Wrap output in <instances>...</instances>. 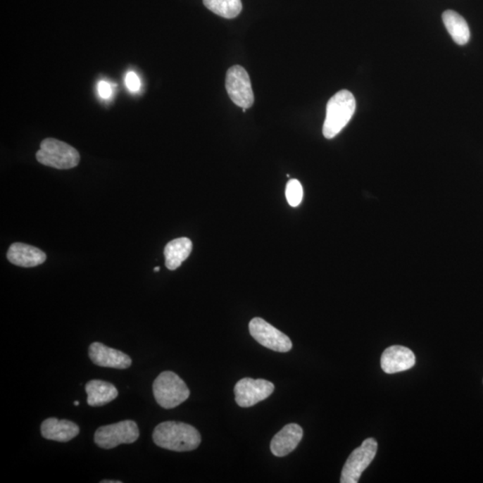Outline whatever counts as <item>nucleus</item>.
<instances>
[{
  "mask_svg": "<svg viewBox=\"0 0 483 483\" xmlns=\"http://www.w3.org/2000/svg\"><path fill=\"white\" fill-rule=\"evenodd\" d=\"M152 439L160 448L171 451L187 452L200 446V432L194 426L178 422H164L154 429Z\"/></svg>",
  "mask_w": 483,
  "mask_h": 483,
  "instance_id": "nucleus-1",
  "label": "nucleus"
},
{
  "mask_svg": "<svg viewBox=\"0 0 483 483\" xmlns=\"http://www.w3.org/2000/svg\"><path fill=\"white\" fill-rule=\"evenodd\" d=\"M356 101L352 92L342 90L330 99L327 104L326 118L323 125V135L332 139L346 127L355 114Z\"/></svg>",
  "mask_w": 483,
  "mask_h": 483,
  "instance_id": "nucleus-2",
  "label": "nucleus"
},
{
  "mask_svg": "<svg viewBox=\"0 0 483 483\" xmlns=\"http://www.w3.org/2000/svg\"><path fill=\"white\" fill-rule=\"evenodd\" d=\"M36 158L44 166L57 170H70L80 162V154L76 149L54 138L43 140Z\"/></svg>",
  "mask_w": 483,
  "mask_h": 483,
  "instance_id": "nucleus-3",
  "label": "nucleus"
},
{
  "mask_svg": "<svg viewBox=\"0 0 483 483\" xmlns=\"http://www.w3.org/2000/svg\"><path fill=\"white\" fill-rule=\"evenodd\" d=\"M154 398L165 409H172L184 403L190 396V390L180 376L173 372H163L153 382Z\"/></svg>",
  "mask_w": 483,
  "mask_h": 483,
  "instance_id": "nucleus-4",
  "label": "nucleus"
},
{
  "mask_svg": "<svg viewBox=\"0 0 483 483\" xmlns=\"http://www.w3.org/2000/svg\"><path fill=\"white\" fill-rule=\"evenodd\" d=\"M139 436L140 432L137 422L127 420L100 427L95 432L94 441L101 448L111 449L121 444H132L137 441Z\"/></svg>",
  "mask_w": 483,
  "mask_h": 483,
  "instance_id": "nucleus-5",
  "label": "nucleus"
},
{
  "mask_svg": "<svg viewBox=\"0 0 483 483\" xmlns=\"http://www.w3.org/2000/svg\"><path fill=\"white\" fill-rule=\"evenodd\" d=\"M377 450L378 443L372 438L365 439L359 448L353 450L344 465L340 482H358L360 475L375 459Z\"/></svg>",
  "mask_w": 483,
  "mask_h": 483,
  "instance_id": "nucleus-6",
  "label": "nucleus"
},
{
  "mask_svg": "<svg viewBox=\"0 0 483 483\" xmlns=\"http://www.w3.org/2000/svg\"><path fill=\"white\" fill-rule=\"evenodd\" d=\"M251 337L261 346L276 352L287 353L292 349L289 337L261 318H254L249 323Z\"/></svg>",
  "mask_w": 483,
  "mask_h": 483,
  "instance_id": "nucleus-7",
  "label": "nucleus"
},
{
  "mask_svg": "<svg viewBox=\"0 0 483 483\" xmlns=\"http://www.w3.org/2000/svg\"><path fill=\"white\" fill-rule=\"evenodd\" d=\"M226 88L231 101L238 107L249 108L254 102L249 75L240 65H234L227 73Z\"/></svg>",
  "mask_w": 483,
  "mask_h": 483,
  "instance_id": "nucleus-8",
  "label": "nucleus"
},
{
  "mask_svg": "<svg viewBox=\"0 0 483 483\" xmlns=\"http://www.w3.org/2000/svg\"><path fill=\"white\" fill-rule=\"evenodd\" d=\"M275 386L266 380L242 379L234 387L236 401L241 408H251L270 396Z\"/></svg>",
  "mask_w": 483,
  "mask_h": 483,
  "instance_id": "nucleus-9",
  "label": "nucleus"
},
{
  "mask_svg": "<svg viewBox=\"0 0 483 483\" xmlns=\"http://www.w3.org/2000/svg\"><path fill=\"white\" fill-rule=\"evenodd\" d=\"M89 356L94 365L108 368L124 370L132 365V359L127 353L99 342L92 343L89 347Z\"/></svg>",
  "mask_w": 483,
  "mask_h": 483,
  "instance_id": "nucleus-10",
  "label": "nucleus"
},
{
  "mask_svg": "<svg viewBox=\"0 0 483 483\" xmlns=\"http://www.w3.org/2000/svg\"><path fill=\"white\" fill-rule=\"evenodd\" d=\"M380 365L388 375L405 372L415 366V356L408 347L392 346L384 351Z\"/></svg>",
  "mask_w": 483,
  "mask_h": 483,
  "instance_id": "nucleus-11",
  "label": "nucleus"
},
{
  "mask_svg": "<svg viewBox=\"0 0 483 483\" xmlns=\"http://www.w3.org/2000/svg\"><path fill=\"white\" fill-rule=\"evenodd\" d=\"M303 429L296 423H289L273 437L270 450L274 456L282 458L293 452L303 438Z\"/></svg>",
  "mask_w": 483,
  "mask_h": 483,
  "instance_id": "nucleus-12",
  "label": "nucleus"
},
{
  "mask_svg": "<svg viewBox=\"0 0 483 483\" xmlns=\"http://www.w3.org/2000/svg\"><path fill=\"white\" fill-rule=\"evenodd\" d=\"M6 257L14 265L25 268L41 265L47 259L44 251L23 243L13 244L8 249Z\"/></svg>",
  "mask_w": 483,
  "mask_h": 483,
  "instance_id": "nucleus-13",
  "label": "nucleus"
},
{
  "mask_svg": "<svg viewBox=\"0 0 483 483\" xmlns=\"http://www.w3.org/2000/svg\"><path fill=\"white\" fill-rule=\"evenodd\" d=\"M43 438L58 442H68L79 434L80 429L75 422L68 420L48 418L42 423Z\"/></svg>",
  "mask_w": 483,
  "mask_h": 483,
  "instance_id": "nucleus-14",
  "label": "nucleus"
},
{
  "mask_svg": "<svg viewBox=\"0 0 483 483\" xmlns=\"http://www.w3.org/2000/svg\"><path fill=\"white\" fill-rule=\"evenodd\" d=\"M85 391L87 393L88 405L94 408L107 405L118 396L113 384L100 380H92L86 384Z\"/></svg>",
  "mask_w": 483,
  "mask_h": 483,
  "instance_id": "nucleus-15",
  "label": "nucleus"
},
{
  "mask_svg": "<svg viewBox=\"0 0 483 483\" xmlns=\"http://www.w3.org/2000/svg\"><path fill=\"white\" fill-rule=\"evenodd\" d=\"M193 249V244L189 238L181 237L172 240L164 249L166 267L170 270H175L181 266L189 257Z\"/></svg>",
  "mask_w": 483,
  "mask_h": 483,
  "instance_id": "nucleus-16",
  "label": "nucleus"
},
{
  "mask_svg": "<svg viewBox=\"0 0 483 483\" xmlns=\"http://www.w3.org/2000/svg\"><path fill=\"white\" fill-rule=\"evenodd\" d=\"M443 22L448 34L458 45H465L470 39V29L468 22L458 13L446 10L442 15Z\"/></svg>",
  "mask_w": 483,
  "mask_h": 483,
  "instance_id": "nucleus-17",
  "label": "nucleus"
},
{
  "mask_svg": "<svg viewBox=\"0 0 483 483\" xmlns=\"http://www.w3.org/2000/svg\"><path fill=\"white\" fill-rule=\"evenodd\" d=\"M203 4L214 14L227 19L237 18L243 8L241 0H203Z\"/></svg>",
  "mask_w": 483,
  "mask_h": 483,
  "instance_id": "nucleus-18",
  "label": "nucleus"
},
{
  "mask_svg": "<svg viewBox=\"0 0 483 483\" xmlns=\"http://www.w3.org/2000/svg\"><path fill=\"white\" fill-rule=\"evenodd\" d=\"M303 191L302 184L296 180H291L287 184L286 197L287 203L292 207L299 206L302 203Z\"/></svg>",
  "mask_w": 483,
  "mask_h": 483,
  "instance_id": "nucleus-19",
  "label": "nucleus"
},
{
  "mask_svg": "<svg viewBox=\"0 0 483 483\" xmlns=\"http://www.w3.org/2000/svg\"><path fill=\"white\" fill-rule=\"evenodd\" d=\"M125 86L131 92H138L142 87V82L140 78L137 73L134 71H128L125 75Z\"/></svg>",
  "mask_w": 483,
  "mask_h": 483,
  "instance_id": "nucleus-20",
  "label": "nucleus"
},
{
  "mask_svg": "<svg viewBox=\"0 0 483 483\" xmlns=\"http://www.w3.org/2000/svg\"><path fill=\"white\" fill-rule=\"evenodd\" d=\"M98 94L104 100H108L113 94V88L109 82L106 81L99 82L98 84Z\"/></svg>",
  "mask_w": 483,
  "mask_h": 483,
  "instance_id": "nucleus-21",
  "label": "nucleus"
},
{
  "mask_svg": "<svg viewBox=\"0 0 483 483\" xmlns=\"http://www.w3.org/2000/svg\"><path fill=\"white\" fill-rule=\"evenodd\" d=\"M101 483H122L120 481H108V479H104Z\"/></svg>",
  "mask_w": 483,
  "mask_h": 483,
  "instance_id": "nucleus-22",
  "label": "nucleus"
},
{
  "mask_svg": "<svg viewBox=\"0 0 483 483\" xmlns=\"http://www.w3.org/2000/svg\"><path fill=\"white\" fill-rule=\"evenodd\" d=\"M160 270V267H156L154 269L155 272H158V271Z\"/></svg>",
  "mask_w": 483,
  "mask_h": 483,
  "instance_id": "nucleus-23",
  "label": "nucleus"
},
{
  "mask_svg": "<svg viewBox=\"0 0 483 483\" xmlns=\"http://www.w3.org/2000/svg\"><path fill=\"white\" fill-rule=\"evenodd\" d=\"M74 405L76 406H79V402H78V401H75V402L74 403Z\"/></svg>",
  "mask_w": 483,
  "mask_h": 483,
  "instance_id": "nucleus-24",
  "label": "nucleus"
}]
</instances>
